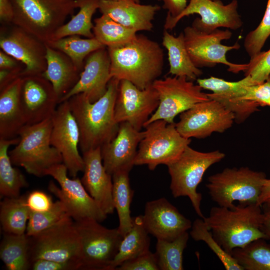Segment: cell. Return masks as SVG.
I'll use <instances>...</instances> for the list:
<instances>
[{"label": "cell", "mask_w": 270, "mask_h": 270, "mask_svg": "<svg viewBox=\"0 0 270 270\" xmlns=\"http://www.w3.org/2000/svg\"><path fill=\"white\" fill-rule=\"evenodd\" d=\"M116 0V1H130V2H135L140 3V0Z\"/></svg>", "instance_id": "obj_52"}, {"label": "cell", "mask_w": 270, "mask_h": 270, "mask_svg": "<svg viewBox=\"0 0 270 270\" xmlns=\"http://www.w3.org/2000/svg\"><path fill=\"white\" fill-rule=\"evenodd\" d=\"M30 237L26 233H4L0 245V258L8 270L31 268L29 256Z\"/></svg>", "instance_id": "obj_31"}, {"label": "cell", "mask_w": 270, "mask_h": 270, "mask_svg": "<svg viewBox=\"0 0 270 270\" xmlns=\"http://www.w3.org/2000/svg\"><path fill=\"white\" fill-rule=\"evenodd\" d=\"M252 84H255L248 76L237 82H229L214 76L204 78L202 82L204 89L212 92L208 94L210 99L220 102L231 111L234 115V121L238 124L259 110L258 107L260 106L258 104L242 100L247 87Z\"/></svg>", "instance_id": "obj_23"}, {"label": "cell", "mask_w": 270, "mask_h": 270, "mask_svg": "<svg viewBox=\"0 0 270 270\" xmlns=\"http://www.w3.org/2000/svg\"><path fill=\"white\" fill-rule=\"evenodd\" d=\"M266 179L264 172L248 167L226 168L210 176L206 186L218 206L233 208L235 201L244 205L257 204Z\"/></svg>", "instance_id": "obj_7"}, {"label": "cell", "mask_w": 270, "mask_h": 270, "mask_svg": "<svg viewBox=\"0 0 270 270\" xmlns=\"http://www.w3.org/2000/svg\"><path fill=\"white\" fill-rule=\"evenodd\" d=\"M24 68V64L2 50L0 51V69L19 70L22 72Z\"/></svg>", "instance_id": "obj_48"}, {"label": "cell", "mask_w": 270, "mask_h": 270, "mask_svg": "<svg viewBox=\"0 0 270 270\" xmlns=\"http://www.w3.org/2000/svg\"><path fill=\"white\" fill-rule=\"evenodd\" d=\"M144 136V131L136 130L127 122L119 124L116 136L101 148L102 163L109 174L130 171L134 165L137 148Z\"/></svg>", "instance_id": "obj_21"}, {"label": "cell", "mask_w": 270, "mask_h": 270, "mask_svg": "<svg viewBox=\"0 0 270 270\" xmlns=\"http://www.w3.org/2000/svg\"><path fill=\"white\" fill-rule=\"evenodd\" d=\"M70 218L64 204L58 200L47 211L30 212L26 234L29 236H34Z\"/></svg>", "instance_id": "obj_39"}, {"label": "cell", "mask_w": 270, "mask_h": 270, "mask_svg": "<svg viewBox=\"0 0 270 270\" xmlns=\"http://www.w3.org/2000/svg\"><path fill=\"white\" fill-rule=\"evenodd\" d=\"M188 238L186 232L172 240L157 239L156 254L160 270H184L182 255Z\"/></svg>", "instance_id": "obj_38"}, {"label": "cell", "mask_w": 270, "mask_h": 270, "mask_svg": "<svg viewBox=\"0 0 270 270\" xmlns=\"http://www.w3.org/2000/svg\"><path fill=\"white\" fill-rule=\"evenodd\" d=\"M29 237L31 265L42 259L76 262L80 266V239L72 218Z\"/></svg>", "instance_id": "obj_12"}, {"label": "cell", "mask_w": 270, "mask_h": 270, "mask_svg": "<svg viewBox=\"0 0 270 270\" xmlns=\"http://www.w3.org/2000/svg\"><path fill=\"white\" fill-rule=\"evenodd\" d=\"M117 270H159L156 253L150 250L134 258L128 260L118 266Z\"/></svg>", "instance_id": "obj_43"}, {"label": "cell", "mask_w": 270, "mask_h": 270, "mask_svg": "<svg viewBox=\"0 0 270 270\" xmlns=\"http://www.w3.org/2000/svg\"><path fill=\"white\" fill-rule=\"evenodd\" d=\"M119 82L111 78L106 93L94 102H90L82 94L68 100L80 129L82 153L102 148L116 136L119 124L114 120V108Z\"/></svg>", "instance_id": "obj_2"}, {"label": "cell", "mask_w": 270, "mask_h": 270, "mask_svg": "<svg viewBox=\"0 0 270 270\" xmlns=\"http://www.w3.org/2000/svg\"><path fill=\"white\" fill-rule=\"evenodd\" d=\"M26 194L16 198H4L0 203V221L4 233L22 234L26 233L30 210L26 200Z\"/></svg>", "instance_id": "obj_33"}, {"label": "cell", "mask_w": 270, "mask_h": 270, "mask_svg": "<svg viewBox=\"0 0 270 270\" xmlns=\"http://www.w3.org/2000/svg\"><path fill=\"white\" fill-rule=\"evenodd\" d=\"M21 84L20 76L0 89V138L18 136L26 124L20 99Z\"/></svg>", "instance_id": "obj_26"}, {"label": "cell", "mask_w": 270, "mask_h": 270, "mask_svg": "<svg viewBox=\"0 0 270 270\" xmlns=\"http://www.w3.org/2000/svg\"><path fill=\"white\" fill-rule=\"evenodd\" d=\"M238 2L232 0L224 4L220 0H190L186 8L176 18L167 14L164 24V30H172L183 18L198 14L192 26L206 32L219 28L237 30L242 27V21L238 12Z\"/></svg>", "instance_id": "obj_14"}, {"label": "cell", "mask_w": 270, "mask_h": 270, "mask_svg": "<svg viewBox=\"0 0 270 270\" xmlns=\"http://www.w3.org/2000/svg\"><path fill=\"white\" fill-rule=\"evenodd\" d=\"M264 204H266L270 206V198H269L265 203Z\"/></svg>", "instance_id": "obj_53"}, {"label": "cell", "mask_w": 270, "mask_h": 270, "mask_svg": "<svg viewBox=\"0 0 270 270\" xmlns=\"http://www.w3.org/2000/svg\"><path fill=\"white\" fill-rule=\"evenodd\" d=\"M19 137L12 139L0 138V198H16L20 191L28 186L20 171L13 166L8 152L10 146L16 145Z\"/></svg>", "instance_id": "obj_30"}, {"label": "cell", "mask_w": 270, "mask_h": 270, "mask_svg": "<svg viewBox=\"0 0 270 270\" xmlns=\"http://www.w3.org/2000/svg\"><path fill=\"white\" fill-rule=\"evenodd\" d=\"M50 144L60 154L68 175L76 178L84 170V162L78 150L80 132L68 100L58 104L52 116Z\"/></svg>", "instance_id": "obj_16"}, {"label": "cell", "mask_w": 270, "mask_h": 270, "mask_svg": "<svg viewBox=\"0 0 270 270\" xmlns=\"http://www.w3.org/2000/svg\"><path fill=\"white\" fill-rule=\"evenodd\" d=\"M152 86L158 93L160 102L144 126L159 120L173 124L174 118L178 114L198 103L210 100L208 94L202 92L200 86L194 84L184 76L158 78Z\"/></svg>", "instance_id": "obj_10"}, {"label": "cell", "mask_w": 270, "mask_h": 270, "mask_svg": "<svg viewBox=\"0 0 270 270\" xmlns=\"http://www.w3.org/2000/svg\"><path fill=\"white\" fill-rule=\"evenodd\" d=\"M268 106H270V101L268 102Z\"/></svg>", "instance_id": "obj_54"}, {"label": "cell", "mask_w": 270, "mask_h": 270, "mask_svg": "<svg viewBox=\"0 0 270 270\" xmlns=\"http://www.w3.org/2000/svg\"><path fill=\"white\" fill-rule=\"evenodd\" d=\"M66 166L62 163L48 170L46 176L52 177L59 184L49 182L48 189L66 206L74 221L92 218L100 222L107 214L90 196L78 178H70Z\"/></svg>", "instance_id": "obj_13"}, {"label": "cell", "mask_w": 270, "mask_h": 270, "mask_svg": "<svg viewBox=\"0 0 270 270\" xmlns=\"http://www.w3.org/2000/svg\"><path fill=\"white\" fill-rule=\"evenodd\" d=\"M224 157L225 154L218 150L201 152L188 146L177 160L167 165L174 197L188 196L202 219L205 218L200 207L202 195L197 192V187L206 170Z\"/></svg>", "instance_id": "obj_6"}, {"label": "cell", "mask_w": 270, "mask_h": 270, "mask_svg": "<svg viewBox=\"0 0 270 270\" xmlns=\"http://www.w3.org/2000/svg\"><path fill=\"white\" fill-rule=\"evenodd\" d=\"M129 172L120 171L112 176V200L116 210L119 225L118 231L122 236L131 229L132 218L130 216V204L134 195L128 176Z\"/></svg>", "instance_id": "obj_32"}, {"label": "cell", "mask_w": 270, "mask_h": 270, "mask_svg": "<svg viewBox=\"0 0 270 270\" xmlns=\"http://www.w3.org/2000/svg\"><path fill=\"white\" fill-rule=\"evenodd\" d=\"M74 226L80 242V270H108L123 238L118 228H108L92 218L74 221Z\"/></svg>", "instance_id": "obj_9"}, {"label": "cell", "mask_w": 270, "mask_h": 270, "mask_svg": "<svg viewBox=\"0 0 270 270\" xmlns=\"http://www.w3.org/2000/svg\"><path fill=\"white\" fill-rule=\"evenodd\" d=\"M186 48L194 64L198 68L212 67L218 64H225L228 70L237 74L244 72L247 64L232 63L226 59V53L233 50H238L240 46L236 42L232 46H225L222 41L232 36L229 30L216 29L210 32L201 31L193 26H188L184 30Z\"/></svg>", "instance_id": "obj_11"}, {"label": "cell", "mask_w": 270, "mask_h": 270, "mask_svg": "<svg viewBox=\"0 0 270 270\" xmlns=\"http://www.w3.org/2000/svg\"><path fill=\"white\" fill-rule=\"evenodd\" d=\"M159 102L158 93L152 85L142 90L129 81L121 80L114 108V120L118 124L127 122L140 130Z\"/></svg>", "instance_id": "obj_17"}, {"label": "cell", "mask_w": 270, "mask_h": 270, "mask_svg": "<svg viewBox=\"0 0 270 270\" xmlns=\"http://www.w3.org/2000/svg\"><path fill=\"white\" fill-rule=\"evenodd\" d=\"M140 142L134 165H147L154 170L160 164L166 166L177 160L191 142L177 130L174 123L159 120L146 125Z\"/></svg>", "instance_id": "obj_8"}, {"label": "cell", "mask_w": 270, "mask_h": 270, "mask_svg": "<svg viewBox=\"0 0 270 270\" xmlns=\"http://www.w3.org/2000/svg\"><path fill=\"white\" fill-rule=\"evenodd\" d=\"M190 234L194 240L204 242L218 256L226 270H244L215 240L203 219L198 218L194 222Z\"/></svg>", "instance_id": "obj_40"}, {"label": "cell", "mask_w": 270, "mask_h": 270, "mask_svg": "<svg viewBox=\"0 0 270 270\" xmlns=\"http://www.w3.org/2000/svg\"><path fill=\"white\" fill-rule=\"evenodd\" d=\"M26 200L30 212H38L49 210L54 202L50 195L40 190H34L27 194Z\"/></svg>", "instance_id": "obj_45"}, {"label": "cell", "mask_w": 270, "mask_h": 270, "mask_svg": "<svg viewBox=\"0 0 270 270\" xmlns=\"http://www.w3.org/2000/svg\"><path fill=\"white\" fill-rule=\"evenodd\" d=\"M160 9L158 4L112 0H100L98 8L102 14L136 32L151 31L154 27L152 21Z\"/></svg>", "instance_id": "obj_25"}, {"label": "cell", "mask_w": 270, "mask_h": 270, "mask_svg": "<svg viewBox=\"0 0 270 270\" xmlns=\"http://www.w3.org/2000/svg\"><path fill=\"white\" fill-rule=\"evenodd\" d=\"M256 204H242L233 208L214 206L203 220L224 250L242 248L259 238L267 240L262 230L263 212Z\"/></svg>", "instance_id": "obj_3"}, {"label": "cell", "mask_w": 270, "mask_h": 270, "mask_svg": "<svg viewBox=\"0 0 270 270\" xmlns=\"http://www.w3.org/2000/svg\"><path fill=\"white\" fill-rule=\"evenodd\" d=\"M46 68L41 75L52 84L60 101L76 84L81 72L62 52L46 44Z\"/></svg>", "instance_id": "obj_27"}, {"label": "cell", "mask_w": 270, "mask_h": 270, "mask_svg": "<svg viewBox=\"0 0 270 270\" xmlns=\"http://www.w3.org/2000/svg\"><path fill=\"white\" fill-rule=\"evenodd\" d=\"M33 270H78L79 263L76 262H58L47 260H38L32 263Z\"/></svg>", "instance_id": "obj_46"}, {"label": "cell", "mask_w": 270, "mask_h": 270, "mask_svg": "<svg viewBox=\"0 0 270 270\" xmlns=\"http://www.w3.org/2000/svg\"><path fill=\"white\" fill-rule=\"evenodd\" d=\"M13 10L10 0H0V20L5 24H12Z\"/></svg>", "instance_id": "obj_49"}, {"label": "cell", "mask_w": 270, "mask_h": 270, "mask_svg": "<svg viewBox=\"0 0 270 270\" xmlns=\"http://www.w3.org/2000/svg\"><path fill=\"white\" fill-rule=\"evenodd\" d=\"M12 24L10 28H1V50L24 64L22 76L42 74L46 68V44Z\"/></svg>", "instance_id": "obj_18"}, {"label": "cell", "mask_w": 270, "mask_h": 270, "mask_svg": "<svg viewBox=\"0 0 270 270\" xmlns=\"http://www.w3.org/2000/svg\"><path fill=\"white\" fill-rule=\"evenodd\" d=\"M244 72V76H250L254 84L264 82L270 76V49L251 58Z\"/></svg>", "instance_id": "obj_42"}, {"label": "cell", "mask_w": 270, "mask_h": 270, "mask_svg": "<svg viewBox=\"0 0 270 270\" xmlns=\"http://www.w3.org/2000/svg\"><path fill=\"white\" fill-rule=\"evenodd\" d=\"M66 55L81 72L86 57L94 52L106 47L94 37L82 38L79 36H71L46 43Z\"/></svg>", "instance_id": "obj_35"}, {"label": "cell", "mask_w": 270, "mask_h": 270, "mask_svg": "<svg viewBox=\"0 0 270 270\" xmlns=\"http://www.w3.org/2000/svg\"><path fill=\"white\" fill-rule=\"evenodd\" d=\"M149 233L144 224L142 216L132 218V226L123 236L118 252L110 263L108 270H114L126 260L148 251L150 246Z\"/></svg>", "instance_id": "obj_29"}, {"label": "cell", "mask_w": 270, "mask_h": 270, "mask_svg": "<svg viewBox=\"0 0 270 270\" xmlns=\"http://www.w3.org/2000/svg\"><path fill=\"white\" fill-rule=\"evenodd\" d=\"M100 1V0H78V12L54 33L50 41L71 36H81L86 38H94L92 30L94 25L92 20L94 14L99 8Z\"/></svg>", "instance_id": "obj_34"}, {"label": "cell", "mask_w": 270, "mask_h": 270, "mask_svg": "<svg viewBox=\"0 0 270 270\" xmlns=\"http://www.w3.org/2000/svg\"><path fill=\"white\" fill-rule=\"evenodd\" d=\"M162 45L168 51L169 74L176 76H184L192 81L202 75V70L194 64L190 58L183 32L174 36L164 30Z\"/></svg>", "instance_id": "obj_28"}, {"label": "cell", "mask_w": 270, "mask_h": 270, "mask_svg": "<svg viewBox=\"0 0 270 270\" xmlns=\"http://www.w3.org/2000/svg\"><path fill=\"white\" fill-rule=\"evenodd\" d=\"M12 24L46 44L78 8V0H10Z\"/></svg>", "instance_id": "obj_5"}, {"label": "cell", "mask_w": 270, "mask_h": 270, "mask_svg": "<svg viewBox=\"0 0 270 270\" xmlns=\"http://www.w3.org/2000/svg\"><path fill=\"white\" fill-rule=\"evenodd\" d=\"M234 115L220 102L214 100L198 103L180 114L175 124L184 138H204L214 132H223L234 122Z\"/></svg>", "instance_id": "obj_15"}, {"label": "cell", "mask_w": 270, "mask_h": 270, "mask_svg": "<svg viewBox=\"0 0 270 270\" xmlns=\"http://www.w3.org/2000/svg\"><path fill=\"white\" fill-rule=\"evenodd\" d=\"M242 100L257 103L260 106H267L270 100V76L262 83L248 86Z\"/></svg>", "instance_id": "obj_44"}, {"label": "cell", "mask_w": 270, "mask_h": 270, "mask_svg": "<svg viewBox=\"0 0 270 270\" xmlns=\"http://www.w3.org/2000/svg\"><path fill=\"white\" fill-rule=\"evenodd\" d=\"M264 238L234 248L230 255L244 270H270V244Z\"/></svg>", "instance_id": "obj_36"}, {"label": "cell", "mask_w": 270, "mask_h": 270, "mask_svg": "<svg viewBox=\"0 0 270 270\" xmlns=\"http://www.w3.org/2000/svg\"><path fill=\"white\" fill-rule=\"evenodd\" d=\"M269 198H270V178H266L262 188L257 204L262 206Z\"/></svg>", "instance_id": "obj_51"}, {"label": "cell", "mask_w": 270, "mask_h": 270, "mask_svg": "<svg viewBox=\"0 0 270 270\" xmlns=\"http://www.w3.org/2000/svg\"><path fill=\"white\" fill-rule=\"evenodd\" d=\"M84 162L81 182L86 191L106 214L114 212L112 177L102 163L101 148L82 153Z\"/></svg>", "instance_id": "obj_24"}, {"label": "cell", "mask_w": 270, "mask_h": 270, "mask_svg": "<svg viewBox=\"0 0 270 270\" xmlns=\"http://www.w3.org/2000/svg\"><path fill=\"white\" fill-rule=\"evenodd\" d=\"M270 36V0H268L266 9L258 26L249 32L244 40V48L250 59L261 51Z\"/></svg>", "instance_id": "obj_41"}, {"label": "cell", "mask_w": 270, "mask_h": 270, "mask_svg": "<svg viewBox=\"0 0 270 270\" xmlns=\"http://www.w3.org/2000/svg\"><path fill=\"white\" fill-rule=\"evenodd\" d=\"M262 206L264 215L262 230L270 241V206L264 204Z\"/></svg>", "instance_id": "obj_50"}, {"label": "cell", "mask_w": 270, "mask_h": 270, "mask_svg": "<svg viewBox=\"0 0 270 270\" xmlns=\"http://www.w3.org/2000/svg\"><path fill=\"white\" fill-rule=\"evenodd\" d=\"M142 216L147 231L157 239L174 240L192 226L190 220L164 198L148 202Z\"/></svg>", "instance_id": "obj_20"}, {"label": "cell", "mask_w": 270, "mask_h": 270, "mask_svg": "<svg viewBox=\"0 0 270 270\" xmlns=\"http://www.w3.org/2000/svg\"><path fill=\"white\" fill-rule=\"evenodd\" d=\"M52 126V118L26 124L18 133V142L8 152L12 164L22 167L30 174L42 177L53 166L62 164L60 154L50 144Z\"/></svg>", "instance_id": "obj_4"}, {"label": "cell", "mask_w": 270, "mask_h": 270, "mask_svg": "<svg viewBox=\"0 0 270 270\" xmlns=\"http://www.w3.org/2000/svg\"><path fill=\"white\" fill-rule=\"evenodd\" d=\"M112 78L130 82L144 90L161 75L164 53L160 45L142 34L127 43L108 47Z\"/></svg>", "instance_id": "obj_1"}, {"label": "cell", "mask_w": 270, "mask_h": 270, "mask_svg": "<svg viewBox=\"0 0 270 270\" xmlns=\"http://www.w3.org/2000/svg\"><path fill=\"white\" fill-rule=\"evenodd\" d=\"M94 22V37L107 48L127 43L137 34L136 31L126 28L106 14H102Z\"/></svg>", "instance_id": "obj_37"}, {"label": "cell", "mask_w": 270, "mask_h": 270, "mask_svg": "<svg viewBox=\"0 0 270 270\" xmlns=\"http://www.w3.org/2000/svg\"><path fill=\"white\" fill-rule=\"evenodd\" d=\"M20 99L26 124L52 118L60 104L52 85L41 74L22 76Z\"/></svg>", "instance_id": "obj_19"}, {"label": "cell", "mask_w": 270, "mask_h": 270, "mask_svg": "<svg viewBox=\"0 0 270 270\" xmlns=\"http://www.w3.org/2000/svg\"><path fill=\"white\" fill-rule=\"evenodd\" d=\"M163 2L162 8L168 10V14L172 18H176L180 14L187 6V0H158Z\"/></svg>", "instance_id": "obj_47"}, {"label": "cell", "mask_w": 270, "mask_h": 270, "mask_svg": "<svg viewBox=\"0 0 270 270\" xmlns=\"http://www.w3.org/2000/svg\"><path fill=\"white\" fill-rule=\"evenodd\" d=\"M110 60L106 47L90 54L74 86L60 100V104L78 94H84L90 102H94L106 92L111 80Z\"/></svg>", "instance_id": "obj_22"}]
</instances>
